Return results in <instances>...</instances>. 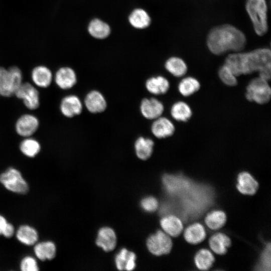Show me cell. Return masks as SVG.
<instances>
[{"mask_svg": "<svg viewBox=\"0 0 271 271\" xmlns=\"http://www.w3.org/2000/svg\"><path fill=\"white\" fill-rule=\"evenodd\" d=\"M163 183L166 191L178 198L181 205L188 213L197 215L210 204V192L196 185L182 176L166 174Z\"/></svg>", "mask_w": 271, "mask_h": 271, "instance_id": "obj_1", "label": "cell"}, {"mask_svg": "<svg viewBox=\"0 0 271 271\" xmlns=\"http://www.w3.org/2000/svg\"><path fill=\"white\" fill-rule=\"evenodd\" d=\"M226 64L237 76L258 73V76L269 80L271 74V53L267 48L250 52L232 53L225 60Z\"/></svg>", "mask_w": 271, "mask_h": 271, "instance_id": "obj_2", "label": "cell"}, {"mask_svg": "<svg viewBox=\"0 0 271 271\" xmlns=\"http://www.w3.org/2000/svg\"><path fill=\"white\" fill-rule=\"evenodd\" d=\"M246 42L244 34L236 27L228 24L214 28L209 33L207 38L208 49L217 55L228 52L241 51Z\"/></svg>", "mask_w": 271, "mask_h": 271, "instance_id": "obj_3", "label": "cell"}, {"mask_svg": "<svg viewBox=\"0 0 271 271\" xmlns=\"http://www.w3.org/2000/svg\"><path fill=\"white\" fill-rule=\"evenodd\" d=\"M246 10L256 33L263 35L267 31V7L265 0H247Z\"/></svg>", "mask_w": 271, "mask_h": 271, "instance_id": "obj_4", "label": "cell"}, {"mask_svg": "<svg viewBox=\"0 0 271 271\" xmlns=\"http://www.w3.org/2000/svg\"><path fill=\"white\" fill-rule=\"evenodd\" d=\"M245 96L250 102L262 105L268 102L271 97V88L268 80L259 76L252 79L246 87Z\"/></svg>", "mask_w": 271, "mask_h": 271, "instance_id": "obj_5", "label": "cell"}, {"mask_svg": "<svg viewBox=\"0 0 271 271\" xmlns=\"http://www.w3.org/2000/svg\"><path fill=\"white\" fill-rule=\"evenodd\" d=\"M22 83V73L17 66L7 69L0 66V95L10 97Z\"/></svg>", "mask_w": 271, "mask_h": 271, "instance_id": "obj_6", "label": "cell"}, {"mask_svg": "<svg viewBox=\"0 0 271 271\" xmlns=\"http://www.w3.org/2000/svg\"><path fill=\"white\" fill-rule=\"evenodd\" d=\"M0 182L9 191L25 194L29 191V185L21 172L14 168H10L0 175Z\"/></svg>", "mask_w": 271, "mask_h": 271, "instance_id": "obj_7", "label": "cell"}, {"mask_svg": "<svg viewBox=\"0 0 271 271\" xmlns=\"http://www.w3.org/2000/svg\"><path fill=\"white\" fill-rule=\"evenodd\" d=\"M147 245L152 253L156 255H161L170 252L172 242L169 235L165 232L159 230L148 238Z\"/></svg>", "mask_w": 271, "mask_h": 271, "instance_id": "obj_8", "label": "cell"}, {"mask_svg": "<svg viewBox=\"0 0 271 271\" xmlns=\"http://www.w3.org/2000/svg\"><path fill=\"white\" fill-rule=\"evenodd\" d=\"M83 106L93 114L104 112L107 108V101L104 94L97 89L89 91L83 99Z\"/></svg>", "mask_w": 271, "mask_h": 271, "instance_id": "obj_9", "label": "cell"}, {"mask_svg": "<svg viewBox=\"0 0 271 271\" xmlns=\"http://www.w3.org/2000/svg\"><path fill=\"white\" fill-rule=\"evenodd\" d=\"M164 105L155 97H144L140 101L139 110L142 116L146 119L153 120L162 115Z\"/></svg>", "mask_w": 271, "mask_h": 271, "instance_id": "obj_10", "label": "cell"}, {"mask_svg": "<svg viewBox=\"0 0 271 271\" xmlns=\"http://www.w3.org/2000/svg\"><path fill=\"white\" fill-rule=\"evenodd\" d=\"M14 94L18 98L22 99L25 105L30 109H36L39 106V92L29 82H22Z\"/></svg>", "mask_w": 271, "mask_h": 271, "instance_id": "obj_11", "label": "cell"}, {"mask_svg": "<svg viewBox=\"0 0 271 271\" xmlns=\"http://www.w3.org/2000/svg\"><path fill=\"white\" fill-rule=\"evenodd\" d=\"M83 106V102L77 95L70 94L62 99L60 109L64 116L72 118L81 114Z\"/></svg>", "mask_w": 271, "mask_h": 271, "instance_id": "obj_12", "label": "cell"}, {"mask_svg": "<svg viewBox=\"0 0 271 271\" xmlns=\"http://www.w3.org/2000/svg\"><path fill=\"white\" fill-rule=\"evenodd\" d=\"M175 130L174 123L165 116H161L155 119L151 125V133L158 139L170 137L174 134Z\"/></svg>", "mask_w": 271, "mask_h": 271, "instance_id": "obj_13", "label": "cell"}, {"mask_svg": "<svg viewBox=\"0 0 271 271\" xmlns=\"http://www.w3.org/2000/svg\"><path fill=\"white\" fill-rule=\"evenodd\" d=\"M55 81L62 89L68 90L73 87L77 83V74L73 69L65 66L60 68L56 72Z\"/></svg>", "mask_w": 271, "mask_h": 271, "instance_id": "obj_14", "label": "cell"}, {"mask_svg": "<svg viewBox=\"0 0 271 271\" xmlns=\"http://www.w3.org/2000/svg\"><path fill=\"white\" fill-rule=\"evenodd\" d=\"M39 121L35 116L26 114L22 115L16 124V130L17 133L24 137H29L37 130Z\"/></svg>", "mask_w": 271, "mask_h": 271, "instance_id": "obj_15", "label": "cell"}, {"mask_svg": "<svg viewBox=\"0 0 271 271\" xmlns=\"http://www.w3.org/2000/svg\"><path fill=\"white\" fill-rule=\"evenodd\" d=\"M170 87V84L169 80L162 75L150 77L145 82L146 90L154 95L166 94L168 91Z\"/></svg>", "mask_w": 271, "mask_h": 271, "instance_id": "obj_16", "label": "cell"}, {"mask_svg": "<svg viewBox=\"0 0 271 271\" xmlns=\"http://www.w3.org/2000/svg\"><path fill=\"white\" fill-rule=\"evenodd\" d=\"M155 142L151 138L141 136L134 141L133 148L136 155L140 160L146 161L153 154Z\"/></svg>", "mask_w": 271, "mask_h": 271, "instance_id": "obj_17", "label": "cell"}, {"mask_svg": "<svg viewBox=\"0 0 271 271\" xmlns=\"http://www.w3.org/2000/svg\"><path fill=\"white\" fill-rule=\"evenodd\" d=\"M96 243L105 251L112 250L116 244V237L113 230L107 227L101 228L98 231Z\"/></svg>", "mask_w": 271, "mask_h": 271, "instance_id": "obj_18", "label": "cell"}, {"mask_svg": "<svg viewBox=\"0 0 271 271\" xmlns=\"http://www.w3.org/2000/svg\"><path fill=\"white\" fill-rule=\"evenodd\" d=\"M236 187L241 193L251 195L255 193L258 189V184L249 173L242 172L238 176Z\"/></svg>", "mask_w": 271, "mask_h": 271, "instance_id": "obj_19", "label": "cell"}, {"mask_svg": "<svg viewBox=\"0 0 271 271\" xmlns=\"http://www.w3.org/2000/svg\"><path fill=\"white\" fill-rule=\"evenodd\" d=\"M128 22L130 25L137 29H144L148 27L151 19L148 12L143 9H134L128 16Z\"/></svg>", "mask_w": 271, "mask_h": 271, "instance_id": "obj_20", "label": "cell"}, {"mask_svg": "<svg viewBox=\"0 0 271 271\" xmlns=\"http://www.w3.org/2000/svg\"><path fill=\"white\" fill-rule=\"evenodd\" d=\"M32 79L38 86L42 88L48 87L51 83L53 75L51 70L45 66H38L32 71Z\"/></svg>", "mask_w": 271, "mask_h": 271, "instance_id": "obj_21", "label": "cell"}, {"mask_svg": "<svg viewBox=\"0 0 271 271\" xmlns=\"http://www.w3.org/2000/svg\"><path fill=\"white\" fill-rule=\"evenodd\" d=\"M87 30L92 37L97 39L106 38L111 32L109 25L98 18L94 19L89 22Z\"/></svg>", "mask_w": 271, "mask_h": 271, "instance_id": "obj_22", "label": "cell"}, {"mask_svg": "<svg viewBox=\"0 0 271 271\" xmlns=\"http://www.w3.org/2000/svg\"><path fill=\"white\" fill-rule=\"evenodd\" d=\"M160 224L164 232L169 236H177L183 229L181 220L178 217L173 215L164 217L161 219Z\"/></svg>", "mask_w": 271, "mask_h": 271, "instance_id": "obj_23", "label": "cell"}, {"mask_svg": "<svg viewBox=\"0 0 271 271\" xmlns=\"http://www.w3.org/2000/svg\"><path fill=\"white\" fill-rule=\"evenodd\" d=\"M136 255L125 248L121 249L115 258L117 268L119 270H133L136 265Z\"/></svg>", "mask_w": 271, "mask_h": 271, "instance_id": "obj_24", "label": "cell"}, {"mask_svg": "<svg viewBox=\"0 0 271 271\" xmlns=\"http://www.w3.org/2000/svg\"><path fill=\"white\" fill-rule=\"evenodd\" d=\"M34 253L37 257L42 260H51L56 255V247L51 241H46L35 244Z\"/></svg>", "mask_w": 271, "mask_h": 271, "instance_id": "obj_25", "label": "cell"}, {"mask_svg": "<svg viewBox=\"0 0 271 271\" xmlns=\"http://www.w3.org/2000/svg\"><path fill=\"white\" fill-rule=\"evenodd\" d=\"M170 113L171 116L176 121L186 122L191 117L192 111L186 102L178 101L172 105Z\"/></svg>", "mask_w": 271, "mask_h": 271, "instance_id": "obj_26", "label": "cell"}, {"mask_svg": "<svg viewBox=\"0 0 271 271\" xmlns=\"http://www.w3.org/2000/svg\"><path fill=\"white\" fill-rule=\"evenodd\" d=\"M16 237L22 243L27 245H32L36 243L38 239V233L33 227L23 225L17 230Z\"/></svg>", "mask_w": 271, "mask_h": 271, "instance_id": "obj_27", "label": "cell"}, {"mask_svg": "<svg viewBox=\"0 0 271 271\" xmlns=\"http://www.w3.org/2000/svg\"><path fill=\"white\" fill-rule=\"evenodd\" d=\"M186 240L192 244H197L202 242L206 237L205 230L200 223H196L189 226L184 233Z\"/></svg>", "mask_w": 271, "mask_h": 271, "instance_id": "obj_28", "label": "cell"}, {"mask_svg": "<svg viewBox=\"0 0 271 271\" xmlns=\"http://www.w3.org/2000/svg\"><path fill=\"white\" fill-rule=\"evenodd\" d=\"M166 70L176 77L183 76L187 71V66L185 61L177 57H171L165 63Z\"/></svg>", "mask_w": 271, "mask_h": 271, "instance_id": "obj_29", "label": "cell"}, {"mask_svg": "<svg viewBox=\"0 0 271 271\" xmlns=\"http://www.w3.org/2000/svg\"><path fill=\"white\" fill-rule=\"evenodd\" d=\"M209 243L214 252L218 254H223L226 252L227 247L230 246L231 241L225 234L217 233L210 237Z\"/></svg>", "mask_w": 271, "mask_h": 271, "instance_id": "obj_30", "label": "cell"}, {"mask_svg": "<svg viewBox=\"0 0 271 271\" xmlns=\"http://www.w3.org/2000/svg\"><path fill=\"white\" fill-rule=\"evenodd\" d=\"M200 87V83L196 78L188 76L183 78L179 82L178 89L182 96L188 97L197 92Z\"/></svg>", "mask_w": 271, "mask_h": 271, "instance_id": "obj_31", "label": "cell"}, {"mask_svg": "<svg viewBox=\"0 0 271 271\" xmlns=\"http://www.w3.org/2000/svg\"><path fill=\"white\" fill-rule=\"evenodd\" d=\"M214 261L212 253L207 249L200 250L195 256V263L200 270H205L209 269Z\"/></svg>", "mask_w": 271, "mask_h": 271, "instance_id": "obj_32", "label": "cell"}, {"mask_svg": "<svg viewBox=\"0 0 271 271\" xmlns=\"http://www.w3.org/2000/svg\"><path fill=\"white\" fill-rule=\"evenodd\" d=\"M226 216L224 212L216 210L209 213L205 221L207 226L211 229L216 230L222 227L226 222Z\"/></svg>", "mask_w": 271, "mask_h": 271, "instance_id": "obj_33", "label": "cell"}, {"mask_svg": "<svg viewBox=\"0 0 271 271\" xmlns=\"http://www.w3.org/2000/svg\"><path fill=\"white\" fill-rule=\"evenodd\" d=\"M20 148L24 155L30 158H33L39 153L41 146L36 140L27 138L21 143Z\"/></svg>", "mask_w": 271, "mask_h": 271, "instance_id": "obj_34", "label": "cell"}, {"mask_svg": "<svg viewBox=\"0 0 271 271\" xmlns=\"http://www.w3.org/2000/svg\"><path fill=\"white\" fill-rule=\"evenodd\" d=\"M219 78L221 82L228 86H235L237 84V76L225 64L219 69Z\"/></svg>", "mask_w": 271, "mask_h": 271, "instance_id": "obj_35", "label": "cell"}, {"mask_svg": "<svg viewBox=\"0 0 271 271\" xmlns=\"http://www.w3.org/2000/svg\"><path fill=\"white\" fill-rule=\"evenodd\" d=\"M20 268L22 271H37L39 270V266L35 258L27 256L22 259Z\"/></svg>", "mask_w": 271, "mask_h": 271, "instance_id": "obj_36", "label": "cell"}, {"mask_svg": "<svg viewBox=\"0 0 271 271\" xmlns=\"http://www.w3.org/2000/svg\"><path fill=\"white\" fill-rule=\"evenodd\" d=\"M141 204L144 210L149 212L156 211L158 207L157 200L152 196L144 198L142 200Z\"/></svg>", "mask_w": 271, "mask_h": 271, "instance_id": "obj_37", "label": "cell"}, {"mask_svg": "<svg viewBox=\"0 0 271 271\" xmlns=\"http://www.w3.org/2000/svg\"><path fill=\"white\" fill-rule=\"evenodd\" d=\"M264 270H270V245L269 243L264 249L261 258L260 266Z\"/></svg>", "mask_w": 271, "mask_h": 271, "instance_id": "obj_38", "label": "cell"}, {"mask_svg": "<svg viewBox=\"0 0 271 271\" xmlns=\"http://www.w3.org/2000/svg\"><path fill=\"white\" fill-rule=\"evenodd\" d=\"M15 233V228L12 224L7 222L5 227L4 228L2 235L5 237L10 238L13 236Z\"/></svg>", "mask_w": 271, "mask_h": 271, "instance_id": "obj_39", "label": "cell"}, {"mask_svg": "<svg viewBox=\"0 0 271 271\" xmlns=\"http://www.w3.org/2000/svg\"><path fill=\"white\" fill-rule=\"evenodd\" d=\"M8 221L6 218L2 215H0V234H2V231L7 223Z\"/></svg>", "mask_w": 271, "mask_h": 271, "instance_id": "obj_40", "label": "cell"}]
</instances>
